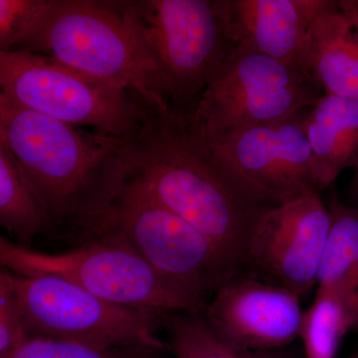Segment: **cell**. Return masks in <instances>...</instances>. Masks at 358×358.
<instances>
[{"label":"cell","mask_w":358,"mask_h":358,"mask_svg":"<svg viewBox=\"0 0 358 358\" xmlns=\"http://www.w3.org/2000/svg\"><path fill=\"white\" fill-rule=\"evenodd\" d=\"M126 145L128 181L244 271L257 223L277 203L209 143L189 115H157Z\"/></svg>","instance_id":"6da1fadb"},{"label":"cell","mask_w":358,"mask_h":358,"mask_svg":"<svg viewBox=\"0 0 358 358\" xmlns=\"http://www.w3.org/2000/svg\"><path fill=\"white\" fill-rule=\"evenodd\" d=\"M0 143L38 190L57 230L76 232L100 216L128 181L126 141L33 112L2 93Z\"/></svg>","instance_id":"7a4b0ae2"},{"label":"cell","mask_w":358,"mask_h":358,"mask_svg":"<svg viewBox=\"0 0 358 358\" xmlns=\"http://www.w3.org/2000/svg\"><path fill=\"white\" fill-rule=\"evenodd\" d=\"M13 51L53 59L133 92L171 115L157 66L117 6V0H47L29 34Z\"/></svg>","instance_id":"3957f363"},{"label":"cell","mask_w":358,"mask_h":358,"mask_svg":"<svg viewBox=\"0 0 358 358\" xmlns=\"http://www.w3.org/2000/svg\"><path fill=\"white\" fill-rule=\"evenodd\" d=\"M76 233L131 249L162 277L204 301L243 272L208 238L129 181L107 210Z\"/></svg>","instance_id":"277c9868"},{"label":"cell","mask_w":358,"mask_h":358,"mask_svg":"<svg viewBox=\"0 0 358 358\" xmlns=\"http://www.w3.org/2000/svg\"><path fill=\"white\" fill-rule=\"evenodd\" d=\"M0 88L21 107L124 141L160 115L124 87L27 51L0 52Z\"/></svg>","instance_id":"5b68a950"},{"label":"cell","mask_w":358,"mask_h":358,"mask_svg":"<svg viewBox=\"0 0 358 358\" xmlns=\"http://www.w3.org/2000/svg\"><path fill=\"white\" fill-rule=\"evenodd\" d=\"M117 6L157 66L171 113L192 115L234 49L213 0H121Z\"/></svg>","instance_id":"8992f818"},{"label":"cell","mask_w":358,"mask_h":358,"mask_svg":"<svg viewBox=\"0 0 358 358\" xmlns=\"http://www.w3.org/2000/svg\"><path fill=\"white\" fill-rule=\"evenodd\" d=\"M48 254L0 237V265L14 274L64 278L103 301L160 313H204L208 301L162 277L131 249L99 237Z\"/></svg>","instance_id":"52a82bcc"},{"label":"cell","mask_w":358,"mask_h":358,"mask_svg":"<svg viewBox=\"0 0 358 358\" xmlns=\"http://www.w3.org/2000/svg\"><path fill=\"white\" fill-rule=\"evenodd\" d=\"M324 95L305 69L235 47L189 115L210 145L300 115Z\"/></svg>","instance_id":"ba28073f"},{"label":"cell","mask_w":358,"mask_h":358,"mask_svg":"<svg viewBox=\"0 0 358 358\" xmlns=\"http://www.w3.org/2000/svg\"><path fill=\"white\" fill-rule=\"evenodd\" d=\"M22 308L28 336L96 348L150 345L169 352L157 336L164 313L103 301L64 278L26 277L0 271Z\"/></svg>","instance_id":"9c48e42d"},{"label":"cell","mask_w":358,"mask_h":358,"mask_svg":"<svg viewBox=\"0 0 358 358\" xmlns=\"http://www.w3.org/2000/svg\"><path fill=\"white\" fill-rule=\"evenodd\" d=\"M329 226L320 193L271 207L257 223L244 272L306 296L317 287Z\"/></svg>","instance_id":"30bf717a"},{"label":"cell","mask_w":358,"mask_h":358,"mask_svg":"<svg viewBox=\"0 0 358 358\" xmlns=\"http://www.w3.org/2000/svg\"><path fill=\"white\" fill-rule=\"evenodd\" d=\"M202 313L233 345L271 352L301 338L305 310L299 294L241 272L219 289Z\"/></svg>","instance_id":"8fae6325"},{"label":"cell","mask_w":358,"mask_h":358,"mask_svg":"<svg viewBox=\"0 0 358 358\" xmlns=\"http://www.w3.org/2000/svg\"><path fill=\"white\" fill-rule=\"evenodd\" d=\"M303 117L244 129L213 147L275 203L320 193Z\"/></svg>","instance_id":"7c38bea8"},{"label":"cell","mask_w":358,"mask_h":358,"mask_svg":"<svg viewBox=\"0 0 358 358\" xmlns=\"http://www.w3.org/2000/svg\"><path fill=\"white\" fill-rule=\"evenodd\" d=\"M327 2L329 0H213V6L234 48L301 67L308 28Z\"/></svg>","instance_id":"4fadbf2b"},{"label":"cell","mask_w":358,"mask_h":358,"mask_svg":"<svg viewBox=\"0 0 358 358\" xmlns=\"http://www.w3.org/2000/svg\"><path fill=\"white\" fill-rule=\"evenodd\" d=\"M301 67L326 95L358 101V24L343 1H331L310 23Z\"/></svg>","instance_id":"5bb4252c"},{"label":"cell","mask_w":358,"mask_h":358,"mask_svg":"<svg viewBox=\"0 0 358 358\" xmlns=\"http://www.w3.org/2000/svg\"><path fill=\"white\" fill-rule=\"evenodd\" d=\"M319 192L358 159V101L324 94L303 117Z\"/></svg>","instance_id":"9a60e30c"},{"label":"cell","mask_w":358,"mask_h":358,"mask_svg":"<svg viewBox=\"0 0 358 358\" xmlns=\"http://www.w3.org/2000/svg\"><path fill=\"white\" fill-rule=\"evenodd\" d=\"M0 225L25 247L35 237L57 231L38 190L3 143H0Z\"/></svg>","instance_id":"2e32d148"},{"label":"cell","mask_w":358,"mask_h":358,"mask_svg":"<svg viewBox=\"0 0 358 358\" xmlns=\"http://www.w3.org/2000/svg\"><path fill=\"white\" fill-rule=\"evenodd\" d=\"M358 331V294L315 289L305 310L301 341L305 358H336L345 336Z\"/></svg>","instance_id":"e0dca14e"},{"label":"cell","mask_w":358,"mask_h":358,"mask_svg":"<svg viewBox=\"0 0 358 358\" xmlns=\"http://www.w3.org/2000/svg\"><path fill=\"white\" fill-rule=\"evenodd\" d=\"M327 205L331 226L315 289L358 294V207L341 201L336 193Z\"/></svg>","instance_id":"ac0fdd59"},{"label":"cell","mask_w":358,"mask_h":358,"mask_svg":"<svg viewBox=\"0 0 358 358\" xmlns=\"http://www.w3.org/2000/svg\"><path fill=\"white\" fill-rule=\"evenodd\" d=\"M162 326L173 358H296L288 348L258 352L233 345L212 329L202 313H164Z\"/></svg>","instance_id":"d6986e66"},{"label":"cell","mask_w":358,"mask_h":358,"mask_svg":"<svg viewBox=\"0 0 358 358\" xmlns=\"http://www.w3.org/2000/svg\"><path fill=\"white\" fill-rule=\"evenodd\" d=\"M169 352L150 345L96 348L73 341L29 336L27 341L7 358H162Z\"/></svg>","instance_id":"ffe728a7"},{"label":"cell","mask_w":358,"mask_h":358,"mask_svg":"<svg viewBox=\"0 0 358 358\" xmlns=\"http://www.w3.org/2000/svg\"><path fill=\"white\" fill-rule=\"evenodd\" d=\"M47 0H0V52L13 51L29 34Z\"/></svg>","instance_id":"44dd1931"},{"label":"cell","mask_w":358,"mask_h":358,"mask_svg":"<svg viewBox=\"0 0 358 358\" xmlns=\"http://www.w3.org/2000/svg\"><path fill=\"white\" fill-rule=\"evenodd\" d=\"M28 338L20 301L0 273V358L10 357Z\"/></svg>","instance_id":"7402d4cb"},{"label":"cell","mask_w":358,"mask_h":358,"mask_svg":"<svg viewBox=\"0 0 358 358\" xmlns=\"http://www.w3.org/2000/svg\"><path fill=\"white\" fill-rule=\"evenodd\" d=\"M353 176L350 185H348V203L352 206L358 207V159L352 166Z\"/></svg>","instance_id":"603a6c76"},{"label":"cell","mask_w":358,"mask_h":358,"mask_svg":"<svg viewBox=\"0 0 358 358\" xmlns=\"http://www.w3.org/2000/svg\"><path fill=\"white\" fill-rule=\"evenodd\" d=\"M343 3L348 7L358 24V0H343Z\"/></svg>","instance_id":"cb8c5ba5"},{"label":"cell","mask_w":358,"mask_h":358,"mask_svg":"<svg viewBox=\"0 0 358 358\" xmlns=\"http://www.w3.org/2000/svg\"><path fill=\"white\" fill-rule=\"evenodd\" d=\"M348 358H358V350L357 352L353 353V355H350Z\"/></svg>","instance_id":"d4e9b609"}]
</instances>
